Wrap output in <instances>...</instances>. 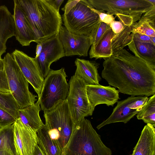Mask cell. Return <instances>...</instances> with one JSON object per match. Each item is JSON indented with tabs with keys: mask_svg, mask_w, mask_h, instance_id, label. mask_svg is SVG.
<instances>
[{
	"mask_svg": "<svg viewBox=\"0 0 155 155\" xmlns=\"http://www.w3.org/2000/svg\"><path fill=\"white\" fill-rule=\"evenodd\" d=\"M101 75L119 92L132 96L155 94V69L123 48L104 60Z\"/></svg>",
	"mask_w": 155,
	"mask_h": 155,
	"instance_id": "cell-1",
	"label": "cell"
},
{
	"mask_svg": "<svg viewBox=\"0 0 155 155\" xmlns=\"http://www.w3.org/2000/svg\"><path fill=\"white\" fill-rule=\"evenodd\" d=\"M25 12L38 43L58 34L62 26L59 12L46 0H16Z\"/></svg>",
	"mask_w": 155,
	"mask_h": 155,
	"instance_id": "cell-2",
	"label": "cell"
},
{
	"mask_svg": "<svg viewBox=\"0 0 155 155\" xmlns=\"http://www.w3.org/2000/svg\"><path fill=\"white\" fill-rule=\"evenodd\" d=\"M112 151L85 118L75 124L63 155H111Z\"/></svg>",
	"mask_w": 155,
	"mask_h": 155,
	"instance_id": "cell-3",
	"label": "cell"
},
{
	"mask_svg": "<svg viewBox=\"0 0 155 155\" xmlns=\"http://www.w3.org/2000/svg\"><path fill=\"white\" fill-rule=\"evenodd\" d=\"M87 0H68L61 9L64 25L75 34L90 36L101 21Z\"/></svg>",
	"mask_w": 155,
	"mask_h": 155,
	"instance_id": "cell-4",
	"label": "cell"
},
{
	"mask_svg": "<svg viewBox=\"0 0 155 155\" xmlns=\"http://www.w3.org/2000/svg\"><path fill=\"white\" fill-rule=\"evenodd\" d=\"M44 112V127L63 152L75 125L66 100Z\"/></svg>",
	"mask_w": 155,
	"mask_h": 155,
	"instance_id": "cell-5",
	"label": "cell"
},
{
	"mask_svg": "<svg viewBox=\"0 0 155 155\" xmlns=\"http://www.w3.org/2000/svg\"><path fill=\"white\" fill-rule=\"evenodd\" d=\"M64 68L59 70L50 69L44 79L41 91L38 101L43 111L52 108L66 100L69 92V85Z\"/></svg>",
	"mask_w": 155,
	"mask_h": 155,
	"instance_id": "cell-6",
	"label": "cell"
},
{
	"mask_svg": "<svg viewBox=\"0 0 155 155\" xmlns=\"http://www.w3.org/2000/svg\"><path fill=\"white\" fill-rule=\"evenodd\" d=\"M3 59L10 93L19 109L34 104L37 97L29 91V82L11 54L8 53Z\"/></svg>",
	"mask_w": 155,
	"mask_h": 155,
	"instance_id": "cell-7",
	"label": "cell"
},
{
	"mask_svg": "<svg viewBox=\"0 0 155 155\" xmlns=\"http://www.w3.org/2000/svg\"><path fill=\"white\" fill-rule=\"evenodd\" d=\"M69 92L66 99L74 124L85 117L92 115L94 108L87 95V84L81 78L74 75L69 81Z\"/></svg>",
	"mask_w": 155,
	"mask_h": 155,
	"instance_id": "cell-8",
	"label": "cell"
},
{
	"mask_svg": "<svg viewBox=\"0 0 155 155\" xmlns=\"http://www.w3.org/2000/svg\"><path fill=\"white\" fill-rule=\"evenodd\" d=\"M94 9L113 15L121 14L129 15L135 21L153 6L147 0H87Z\"/></svg>",
	"mask_w": 155,
	"mask_h": 155,
	"instance_id": "cell-9",
	"label": "cell"
},
{
	"mask_svg": "<svg viewBox=\"0 0 155 155\" xmlns=\"http://www.w3.org/2000/svg\"><path fill=\"white\" fill-rule=\"evenodd\" d=\"M148 99V97L145 96H131L117 101L110 117L97 125V128L99 130L106 125L116 122L127 123L141 110Z\"/></svg>",
	"mask_w": 155,
	"mask_h": 155,
	"instance_id": "cell-10",
	"label": "cell"
},
{
	"mask_svg": "<svg viewBox=\"0 0 155 155\" xmlns=\"http://www.w3.org/2000/svg\"><path fill=\"white\" fill-rule=\"evenodd\" d=\"M11 55L24 75L39 97L44 81L35 58L16 49Z\"/></svg>",
	"mask_w": 155,
	"mask_h": 155,
	"instance_id": "cell-11",
	"label": "cell"
},
{
	"mask_svg": "<svg viewBox=\"0 0 155 155\" xmlns=\"http://www.w3.org/2000/svg\"><path fill=\"white\" fill-rule=\"evenodd\" d=\"M66 56L78 55L86 57L91 46L90 36L72 33L62 26L58 35Z\"/></svg>",
	"mask_w": 155,
	"mask_h": 155,
	"instance_id": "cell-12",
	"label": "cell"
},
{
	"mask_svg": "<svg viewBox=\"0 0 155 155\" xmlns=\"http://www.w3.org/2000/svg\"><path fill=\"white\" fill-rule=\"evenodd\" d=\"M41 42V51L39 56L35 58L43 77L45 78L51 69V64L65 56L58 35Z\"/></svg>",
	"mask_w": 155,
	"mask_h": 155,
	"instance_id": "cell-13",
	"label": "cell"
},
{
	"mask_svg": "<svg viewBox=\"0 0 155 155\" xmlns=\"http://www.w3.org/2000/svg\"><path fill=\"white\" fill-rule=\"evenodd\" d=\"M13 124L14 141L18 155H32L37 144V133L28 129L19 118Z\"/></svg>",
	"mask_w": 155,
	"mask_h": 155,
	"instance_id": "cell-14",
	"label": "cell"
},
{
	"mask_svg": "<svg viewBox=\"0 0 155 155\" xmlns=\"http://www.w3.org/2000/svg\"><path fill=\"white\" fill-rule=\"evenodd\" d=\"M13 1L15 36L22 46H29L31 42L35 41L33 31L24 11L16 0Z\"/></svg>",
	"mask_w": 155,
	"mask_h": 155,
	"instance_id": "cell-15",
	"label": "cell"
},
{
	"mask_svg": "<svg viewBox=\"0 0 155 155\" xmlns=\"http://www.w3.org/2000/svg\"><path fill=\"white\" fill-rule=\"evenodd\" d=\"M86 92L88 101L94 108L101 104L113 106L120 99L118 91L110 86L87 84Z\"/></svg>",
	"mask_w": 155,
	"mask_h": 155,
	"instance_id": "cell-16",
	"label": "cell"
},
{
	"mask_svg": "<svg viewBox=\"0 0 155 155\" xmlns=\"http://www.w3.org/2000/svg\"><path fill=\"white\" fill-rule=\"evenodd\" d=\"M124 25L122 30L118 34L114 35L111 40L112 56L127 45L131 39L133 29L137 22L131 16L121 14L115 15Z\"/></svg>",
	"mask_w": 155,
	"mask_h": 155,
	"instance_id": "cell-17",
	"label": "cell"
},
{
	"mask_svg": "<svg viewBox=\"0 0 155 155\" xmlns=\"http://www.w3.org/2000/svg\"><path fill=\"white\" fill-rule=\"evenodd\" d=\"M74 63L76 67L75 76L82 79L87 84H100L101 78L98 72L99 63L78 58L76 59Z\"/></svg>",
	"mask_w": 155,
	"mask_h": 155,
	"instance_id": "cell-18",
	"label": "cell"
},
{
	"mask_svg": "<svg viewBox=\"0 0 155 155\" xmlns=\"http://www.w3.org/2000/svg\"><path fill=\"white\" fill-rule=\"evenodd\" d=\"M15 32L13 15L5 5L0 6V58L6 52L7 40L15 36Z\"/></svg>",
	"mask_w": 155,
	"mask_h": 155,
	"instance_id": "cell-19",
	"label": "cell"
},
{
	"mask_svg": "<svg viewBox=\"0 0 155 155\" xmlns=\"http://www.w3.org/2000/svg\"><path fill=\"white\" fill-rule=\"evenodd\" d=\"M155 126L147 124L130 155H155Z\"/></svg>",
	"mask_w": 155,
	"mask_h": 155,
	"instance_id": "cell-20",
	"label": "cell"
},
{
	"mask_svg": "<svg viewBox=\"0 0 155 155\" xmlns=\"http://www.w3.org/2000/svg\"><path fill=\"white\" fill-rule=\"evenodd\" d=\"M41 110L38 101L33 104L19 109L18 118L28 129L37 133L44 126L39 116Z\"/></svg>",
	"mask_w": 155,
	"mask_h": 155,
	"instance_id": "cell-21",
	"label": "cell"
},
{
	"mask_svg": "<svg viewBox=\"0 0 155 155\" xmlns=\"http://www.w3.org/2000/svg\"><path fill=\"white\" fill-rule=\"evenodd\" d=\"M114 35L110 27L97 43L91 45L89 52L90 58H94L96 60L102 58L105 60L111 57L112 55L111 40Z\"/></svg>",
	"mask_w": 155,
	"mask_h": 155,
	"instance_id": "cell-22",
	"label": "cell"
},
{
	"mask_svg": "<svg viewBox=\"0 0 155 155\" xmlns=\"http://www.w3.org/2000/svg\"><path fill=\"white\" fill-rule=\"evenodd\" d=\"M127 46L135 56L144 60L155 69V45L135 41L131 38Z\"/></svg>",
	"mask_w": 155,
	"mask_h": 155,
	"instance_id": "cell-23",
	"label": "cell"
},
{
	"mask_svg": "<svg viewBox=\"0 0 155 155\" xmlns=\"http://www.w3.org/2000/svg\"><path fill=\"white\" fill-rule=\"evenodd\" d=\"M37 144L45 155H63V152L44 127L37 132Z\"/></svg>",
	"mask_w": 155,
	"mask_h": 155,
	"instance_id": "cell-24",
	"label": "cell"
},
{
	"mask_svg": "<svg viewBox=\"0 0 155 155\" xmlns=\"http://www.w3.org/2000/svg\"><path fill=\"white\" fill-rule=\"evenodd\" d=\"M5 150L13 155H18L14 138L13 124L0 127V151Z\"/></svg>",
	"mask_w": 155,
	"mask_h": 155,
	"instance_id": "cell-25",
	"label": "cell"
},
{
	"mask_svg": "<svg viewBox=\"0 0 155 155\" xmlns=\"http://www.w3.org/2000/svg\"><path fill=\"white\" fill-rule=\"evenodd\" d=\"M136 117L138 119L142 120L145 123L155 126V94L148 98L147 103Z\"/></svg>",
	"mask_w": 155,
	"mask_h": 155,
	"instance_id": "cell-26",
	"label": "cell"
},
{
	"mask_svg": "<svg viewBox=\"0 0 155 155\" xmlns=\"http://www.w3.org/2000/svg\"><path fill=\"white\" fill-rule=\"evenodd\" d=\"M0 108L7 111L16 119L18 118L19 108L11 93L0 92Z\"/></svg>",
	"mask_w": 155,
	"mask_h": 155,
	"instance_id": "cell-27",
	"label": "cell"
},
{
	"mask_svg": "<svg viewBox=\"0 0 155 155\" xmlns=\"http://www.w3.org/2000/svg\"><path fill=\"white\" fill-rule=\"evenodd\" d=\"M136 32L155 37V21L141 17L134 26L132 33Z\"/></svg>",
	"mask_w": 155,
	"mask_h": 155,
	"instance_id": "cell-28",
	"label": "cell"
},
{
	"mask_svg": "<svg viewBox=\"0 0 155 155\" xmlns=\"http://www.w3.org/2000/svg\"><path fill=\"white\" fill-rule=\"evenodd\" d=\"M110 27V25L100 21L90 35L91 45L96 44Z\"/></svg>",
	"mask_w": 155,
	"mask_h": 155,
	"instance_id": "cell-29",
	"label": "cell"
},
{
	"mask_svg": "<svg viewBox=\"0 0 155 155\" xmlns=\"http://www.w3.org/2000/svg\"><path fill=\"white\" fill-rule=\"evenodd\" d=\"M16 119L9 113L0 108V127L13 124Z\"/></svg>",
	"mask_w": 155,
	"mask_h": 155,
	"instance_id": "cell-30",
	"label": "cell"
},
{
	"mask_svg": "<svg viewBox=\"0 0 155 155\" xmlns=\"http://www.w3.org/2000/svg\"><path fill=\"white\" fill-rule=\"evenodd\" d=\"M0 92L11 93L7 76L4 70H0Z\"/></svg>",
	"mask_w": 155,
	"mask_h": 155,
	"instance_id": "cell-31",
	"label": "cell"
},
{
	"mask_svg": "<svg viewBox=\"0 0 155 155\" xmlns=\"http://www.w3.org/2000/svg\"><path fill=\"white\" fill-rule=\"evenodd\" d=\"M132 39L134 41L143 43H150L155 45V37L149 36L136 32L132 33Z\"/></svg>",
	"mask_w": 155,
	"mask_h": 155,
	"instance_id": "cell-32",
	"label": "cell"
},
{
	"mask_svg": "<svg viewBox=\"0 0 155 155\" xmlns=\"http://www.w3.org/2000/svg\"><path fill=\"white\" fill-rule=\"evenodd\" d=\"M93 10L98 15L100 20L101 22L110 25L112 22L115 20V18L112 15L107 12L105 13L104 11L101 10H97L94 8H93Z\"/></svg>",
	"mask_w": 155,
	"mask_h": 155,
	"instance_id": "cell-33",
	"label": "cell"
},
{
	"mask_svg": "<svg viewBox=\"0 0 155 155\" xmlns=\"http://www.w3.org/2000/svg\"><path fill=\"white\" fill-rule=\"evenodd\" d=\"M110 26L114 34H117L122 30L124 25L122 21L119 20V21H114L110 24Z\"/></svg>",
	"mask_w": 155,
	"mask_h": 155,
	"instance_id": "cell-34",
	"label": "cell"
},
{
	"mask_svg": "<svg viewBox=\"0 0 155 155\" xmlns=\"http://www.w3.org/2000/svg\"><path fill=\"white\" fill-rule=\"evenodd\" d=\"M46 1L58 12H59L60 7L64 1V0H46Z\"/></svg>",
	"mask_w": 155,
	"mask_h": 155,
	"instance_id": "cell-35",
	"label": "cell"
},
{
	"mask_svg": "<svg viewBox=\"0 0 155 155\" xmlns=\"http://www.w3.org/2000/svg\"><path fill=\"white\" fill-rule=\"evenodd\" d=\"M32 155H45L37 144L35 146Z\"/></svg>",
	"mask_w": 155,
	"mask_h": 155,
	"instance_id": "cell-36",
	"label": "cell"
},
{
	"mask_svg": "<svg viewBox=\"0 0 155 155\" xmlns=\"http://www.w3.org/2000/svg\"><path fill=\"white\" fill-rule=\"evenodd\" d=\"M42 48V44L41 42L37 43L36 46V56L35 58H37L41 53Z\"/></svg>",
	"mask_w": 155,
	"mask_h": 155,
	"instance_id": "cell-37",
	"label": "cell"
},
{
	"mask_svg": "<svg viewBox=\"0 0 155 155\" xmlns=\"http://www.w3.org/2000/svg\"><path fill=\"white\" fill-rule=\"evenodd\" d=\"M0 155H13L9 152L5 150L0 151Z\"/></svg>",
	"mask_w": 155,
	"mask_h": 155,
	"instance_id": "cell-38",
	"label": "cell"
},
{
	"mask_svg": "<svg viewBox=\"0 0 155 155\" xmlns=\"http://www.w3.org/2000/svg\"><path fill=\"white\" fill-rule=\"evenodd\" d=\"M4 70V64L3 59L0 58V70Z\"/></svg>",
	"mask_w": 155,
	"mask_h": 155,
	"instance_id": "cell-39",
	"label": "cell"
},
{
	"mask_svg": "<svg viewBox=\"0 0 155 155\" xmlns=\"http://www.w3.org/2000/svg\"><path fill=\"white\" fill-rule=\"evenodd\" d=\"M147 1L153 5L155 6V0H147Z\"/></svg>",
	"mask_w": 155,
	"mask_h": 155,
	"instance_id": "cell-40",
	"label": "cell"
}]
</instances>
